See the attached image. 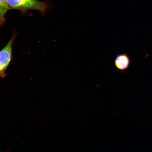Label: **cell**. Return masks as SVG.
<instances>
[{
  "label": "cell",
  "instance_id": "6da1fadb",
  "mask_svg": "<svg viewBox=\"0 0 152 152\" xmlns=\"http://www.w3.org/2000/svg\"><path fill=\"white\" fill-rule=\"evenodd\" d=\"M9 9L17 10L24 14L31 10L45 14L48 9L47 3L39 0H7Z\"/></svg>",
  "mask_w": 152,
  "mask_h": 152
},
{
  "label": "cell",
  "instance_id": "7a4b0ae2",
  "mask_svg": "<svg viewBox=\"0 0 152 152\" xmlns=\"http://www.w3.org/2000/svg\"><path fill=\"white\" fill-rule=\"evenodd\" d=\"M16 37L14 34L8 43L0 51V77L4 78L7 75L6 71L12 59L13 44Z\"/></svg>",
  "mask_w": 152,
  "mask_h": 152
},
{
  "label": "cell",
  "instance_id": "3957f363",
  "mask_svg": "<svg viewBox=\"0 0 152 152\" xmlns=\"http://www.w3.org/2000/svg\"><path fill=\"white\" fill-rule=\"evenodd\" d=\"M131 60L130 57L126 53L117 55L114 60L115 68L121 72H124L130 66Z\"/></svg>",
  "mask_w": 152,
  "mask_h": 152
},
{
  "label": "cell",
  "instance_id": "277c9868",
  "mask_svg": "<svg viewBox=\"0 0 152 152\" xmlns=\"http://www.w3.org/2000/svg\"><path fill=\"white\" fill-rule=\"evenodd\" d=\"M7 0H0V26L5 21V15L9 10Z\"/></svg>",
  "mask_w": 152,
  "mask_h": 152
}]
</instances>
